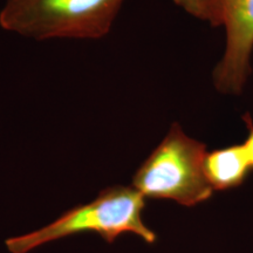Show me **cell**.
I'll list each match as a JSON object with an SVG mask.
<instances>
[{"mask_svg":"<svg viewBox=\"0 0 253 253\" xmlns=\"http://www.w3.org/2000/svg\"><path fill=\"white\" fill-rule=\"evenodd\" d=\"M144 208L145 198L134 186L114 185L102 190L90 203L66 211L42 229L8 238L5 244L11 253H28L52 240L84 232L97 233L109 244L123 233L130 232L154 244L156 233L142 220Z\"/></svg>","mask_w":253,"mask_h":253,"instance_id":"1","label":"cell"},{"mask_svg":"<svg viewBox=\"0 0 253 253\" xmlns=\"http://www.w3.org/2000/svg\"><path fill=\"white\" fill-rule=\"evenodd\" d=\"M207 154V145L175 123L138 168L132 186L144 198L170 199L184 207L207 202L213 192L205 175Z\"/></svg>","mask_w":253,"mask_h":253,"instance_id":"3","label":"cell"},{"mask_svg":"<svg viewBox=\"0 0 253 253\" xmlns=\"http://www.w3.org/2000/svg\"><path fill=\"white\" fill-rule=\"evenodd\" d=\"M244 121L246 123V126H248V137H246V141L244 142V145L246 148V151H248L250 161H251V166L253 169V121L252 119L250 118L249 115L244 116Z\"/></svg>","mask_w":253,"mask_h":253,"instance_id":"7","label":"cell"},{"mask_svg":"<svg viewBox=\"0 0 253 253\" xmlns=\"http://www.w3.org/2000/svg\"><path fill=\"white\" fill-rule=\"evenodd\" d=\"M212 26L225 28L223 58L213 72V84L224 94H239L251 72L253 0H212Z\"/></svg>","mask_w":253,"mask_h":253,"instance_id":"4","label":"cell"},{"mask_svg":"<svg viewBox=\"0 0 253 253\" xmlns=\"http://www.w3.org/2000/svg\"><path fill=\"white\" fill-rule=\"evenodd\" d=\"M125 0H5L2 30L37 40L100 39Z\"/></svg>","mask_w":253,"mask_h":253,"instance_id":"2","label":"cell"},{"mask_svg":"<svg viewBox=\"0 0 253 253\" xmlns=\"http://www.w3.org/2000/svg\"><path fill=\"white\" fill-rule=\"evenodd\" d=\"M204 169L211 188L224 191L242 185L252 166L245 145L242 143L208 153Z\"/></svg>","mask_w":253,"mask_h":253,"instance_id":"5","label":"cell"},{"mask_svg":"<svg viewBox=\"0 0 253 253\" xmlns=\"http://www.w3.org/2000/svg\"><path fill=\"white\" fill-rule=\"evenodd\" d=\"M192 17L212 24V0H172Z\"/></svg>","mask_w":253,"mask_h":253,"instance_id":"6","label":"cell"}]
</instances>
